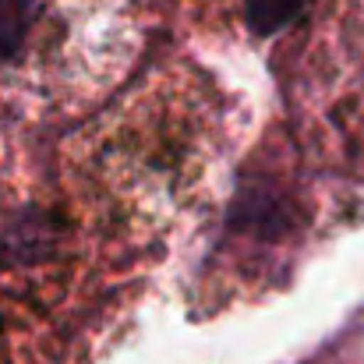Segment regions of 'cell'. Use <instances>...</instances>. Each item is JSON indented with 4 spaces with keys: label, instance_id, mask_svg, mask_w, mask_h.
Listing matches in <instances>:
<instances>
[{
    "label": "cell",
    "instance_id": "1",
    "mask_svg": "<svg viewBox=\"0 0 364 364\" xmlns=\"http://www.w3.org/2000/svg\"><path fill=\"white\" fill-rule=\"evenodd\" d=\"M216 149L220 107L209 82L188 68H166L64 141L60 191L121 269L191 216Z\"/></svg>",
    "mask_w": 364,
    "mask_h": 364
},
{
    "label": "cell",
    "instance_id": "2",
    "mask_svg": "<svg viewBox=\"0 0 364 364\" xmlns=\"http://www.w3.org/2000/svg\"><path fill=\"white\" fill-rule=\"evenodd\" d=\"M141 0H0V114L75 117L100 107L141 50Z\"/></svg>",
    "mask_w": 364,
    "mask_h": 364
},
{
    "label": "cell",
    "instance_id": "3",
    "mask_svg": "<svg viewBox=\"0 0 364 364\" xmlns=\"http://www.w3.org/2000/svg\"><path fill=\"white\" fill-rule=\"evenodd\" d=\"M114 265L64 191L0 184V358H36L39 343L71 329L85 297H96ZM117 269V265H114Z\"/></svg>",
    "mask_w": 364,
    "mask_h": 364
},
{
    "label": "cell",
    "instance_id": "4",
    "mask_svg": "<svg viewBox=\"0 0 364 364\" xmlns=\"http://www.w3.org/2000/svg\"><path fill=\"white\" fill-rule=\"evenodd\" d=\"M290 103L301 141L347 166L364 159V0H326L301 43Z\"/></svg>",
    "mask_w": 364,
    "mask_h": 364
}]
</instances>
